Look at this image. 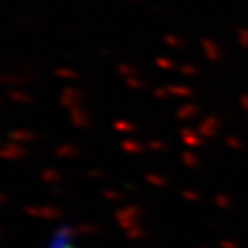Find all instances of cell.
Listing matches in <instances>:
<instances>
[{"label":"cell","instance_id":"cell-1","mask_svg":"<svg viewBox=\"0 0 248 248\" xmlns=\"http://www.w3.org/2000/svg\"><path fill=\"white\" fill-rule=\"evenodd\" d=\"M43 248H81L79 233L72 222H59L46 233Z\"/></svg>","mask_w":248,"mask_h":248}]
</instances>
